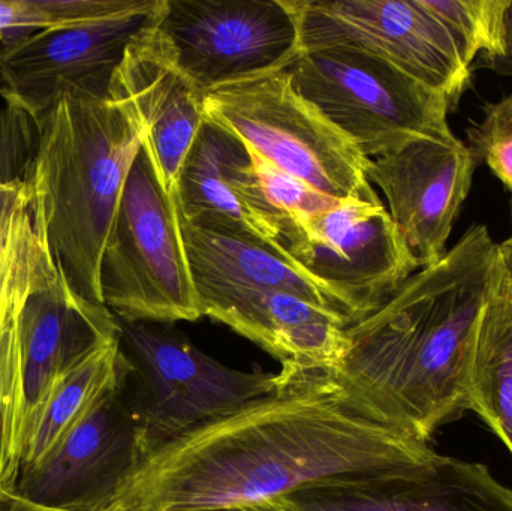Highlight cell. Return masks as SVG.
Here are the masks:
<instances>
[{
  "instance_id": "obj_1",
  "label": "cell",
  "mask_w": 512,
  "mask_h": 511,
  "mask_svg": "<svg viewBox=\"0 0 512 511\" xmlns=\"http://www.w3.org/2000/svg\"><path fill=\"white\" fill-rule=\"evenodd\" d=\"M439 456L376 419L331 369L282 366L276 392L144 459L111 506H243L328 483L415 473Z\"/></svg>"
},
{
  "instance_id": "obj_2",
  "label": "cell",
  "mask_w": 512,
  "mask_h": 511,
  "mask_svg": "<svg viewBox=\"0 0 512 511\" xmlns=\"http://www.w3.org/2000/svg\"><path fill=\"white\" fill-rule=\"evenodd\" d=\"M499 272V243L472 225L433 266L345 329L337 380L376 419L429 443L469 411V366Z\"/></svg>"
},
{
  "instance_id": "obj_3",
  "label": "cell",
  "mask_w": 512,
  "mask_h": 511,
  "mask_svg": "<svg viewBox=\"0 0 512 511\" xmlns=\"http://www.w3.org/2000/svg\"><path fill=\"white\" fill-rule=\"evenodd\" d=\"M35 126L23 182L36 233L66 284L104 305L102 255L143 128L128 108L83 96L60 99Z\"/></svg>"
},
{
  "instance_id": "obj_4",
  "label": "cell",
  "mask_w": 512,
  "mask_h": 511,
  "mask_svg": "<svg viewBox=\"0 0 512 511\" xmlns=\"http://www.w3.org/2000/svg\"><path fill=\"white\" fill-rule=\"evenodd\" d=\"M116 320L123 387L140 431L143 461L279 387V374L222 365L173 324Z\"/></svg>"
},
{
  "instance_id": "obj_5",
  "label": "cell",
  "mask_w": 512,
  "mask_h": 511,
  "mask_svg": "<svg viewBox=\"0 0 512 511\" xmlns=\"http://www.w3.org/2000/svg\"><path fill=\"white\" fill-rule=\"evenodd\" d=\"M101 290L119 320L174 324L203 317L176 191L165 186L144 138L102 255Z\"/></svg>"
},
{
  "instance_id": "obj_6",
  "label": "cell",
  "mask_w": 512,
  "mask_h": 511,
  "mask_svg": "<svg viewBox=\"0 0 512 511\" xmlns=\"http://www.w3.org/2000/svg\"><path fill=\"white\" fill-rule=\"evenodd\" d=\"M294 89L367 159L420 138L457 140L445 96L379 57L324 48L303 51L285 69Z\"/></svg>"
},
{
  "instance_id": "obj_7",
  "label": "cell",
  "mask_w": 512,
  "mask_h": 511,
  "mask_svg": "<svg viewBox=\"0 0 512 511\" xmlns=\"http://www.w3.org/2000/svg\"><path fill=\"white\" fill-rule=\"evenodd\" d=\"M204 116L328 197L381 201L367 179L370 159L294 89L286 71L207 93Z\"/></svg>"
},
{
  "instance_id": "obj_8",
  "label": "cell",
  "mask_w": 512,
  "mask_h": 511,
  "mask_svg": "<svg viewBox=\"0 0 512 511\" xmlns=\"http://www.w3.org/2000/svg\"><path fill=\"white\" fill-rule=\"evenodd\" d=\"M153 29L203 96L285 71L303 53L294 0H159Z\"/></svg>"
},
{
  "instance_id": "obj_9",
  "label": "cell",
  "mask_w": 512,
  "mask_h": 511,
  "mask_svg": "<svg viewBox=\"0 0 512 511\" xmlns=\"http://www.w3.org/2000/svg\"><path fill=\"white\" fill-rule=\"evenodd\" d=\"M274 248L336 294L354 321L421 269L382 201L351 198L309 218L279 219Z\"/></svg>"
},
{
  "instance_id": "obj_10",
  "label": "cell",
  "mask_w": 512,
  "mask_h": 511,
  "mask_svg": "<svg viewBox=\"0 0 512 511\" xmlns=\"http://www.w3.org/2000/svg\"><path fill=\"white\" fill-rule=\"evenodd\" d=\"M301 50L360 51L399 68L445 96L453 108L472 69L421 0H294Z\"/></svg>"
},
{
  "instance_id": "obj_11",
  "label": "cell",
  "mask_w": 512,
  "mask_h": 511,
  "mask_svg": "<svg viewBox=\"0 0 512 511\" xmlns=\"http://www.w3.org/2000/svg\"><path fill=\"white\" fill-rule=\"evenodd\" d=\"M156 6L99 23L41 30L0 45V95L6 105L36 123L65 96L108 99L126 47Z\"/></svg>"
},
{
  "instance_id": "obj_12",
  "label": "cell",
  "mask_w": 512,
  "mask_h": 511,
  "mask_svg": "<svg viewBox=\"0 0 512 511\" xmlns=\"http://www.w3.org/2000/svg\"><path fill=\"white\" fill-rule=\"evenodd\" d=\"M123 359V357H122ZM143 462L140 431L119 381L35 468L17 492L41 506L104 511Z\"/></svg>"
},
{
  "instance_id": "obj_13",
  "label": "cell",
  "mask_w": 512,
  "mask_h": 511,
  "mask_svg": "<svg viewBox=\"0 0 512 511\" xmlns=\"http://www.w3.org/2000/svg\"><path fill=\"white\" fill-rule=\"evenodd\" d=\"M477 164L459 138H420L370 159L367 179L387 198L388 213L421 269L447 254L448 239L471 191Z\"/></svg>"
},
{
  "instance_id": "obj_14",
  "label": "cell",
  "mask_w": 512,
  "mask_h": 511,
  "mask_svg": "<svg viewBox=\"0 0 512 511\" xmlns=\"http://www.w3.org/2000/svg\"><path fill=\"white\" fill-rule=\"evenodd\" d=\"M174 191L183 221L274 246L277 218L262 198L248 146L207 117L180 165Z\"/></svg>"
},
{
  "instance_id": "obj_15",
  "label": "cell",
  "mask_w": 512,
  "mask_h": 511,
  "mask_svg": "<svg viewBox=\"0 0 512 511\" xmlns=\"http://www.w3.org/2000/svg\"><path fill=\"white\" fill-rule=\"evenodd\" d=\"M153 15L126 47L108 99L134 114L165 186L174 191L180 165L206 119L204 96L165 53Z\"/></svg>"
},
{
  "instance_id": "obj_16",
  "label": "cell",
  "mask_w": 512,
  "mask_h": 511,
  "mask_svg": "<svg viewBox=\"0 0 512 511\" xmlns=\"http://www.w3.org/2000/svg\"><path fill=\"white\" fill-rule=\"evenodd\" d=\"M280 501L289 511H512V489L486 465L441 455L415 473L328 483Z\"/></svg>"
},
{
  "instance_id": "obj_17",
  "label": "cell",
  "mask_w": 512,
  "mask_h": 511,
  "mask_svg": "<svg viewBox=\"0 0 512 511\" xmlns=\"http://www.w3.org/2000/svg\"><path fill=\"white\" fill-rule=\"evenodd\" d=\"M203 317L264 348L282 366L334 369L346 348L342 315L285 291L195 285Z\"/></svg>"
},
{
  "instance_id": "obj_18",
  "label": "cell",
  "mask_w": 512,
  "mask_h": 511,
  "mask_svg": "<svg viewBox=\"0 0 512 511\" xmlns=\"http://www.w3.org/2000/svg\"><path fill=\"white\" fill-rule=\"evenodd\" d=\"M117 339L113 312L75 293L63 278L26 300L21 314L26 431L56 381Z\"/></svg>"
},
{
  "instance_id": "obj_19",
  "label": "cell",
  "mask_w": 512,
  "mask_h": 511,
  "mask_svg": "<svg viewBox=\"0 0 512 511\" xmlns=\"http://www.w3.org/2000/svg\"><path fill=\"white\" fill-rule=\"evenodd\" d=\"M182 222V236L195 285H230L285 291L324 306L354 323L351 309L313 281L279 249L259 240L203 230Z\"/></svg>"
},
{
  "instance_id": "obj_20",
  "label": "cell",
  "mask_w": 512,
  "mask_h": 511,
  "mask_svg": "<svg viewBox=\"0 0 512 511\" xmlns=\"http://www.w3.org/2000/svg\"><path fill=\"white\" fill-rule=\"evenodd\" d=\"M469 411L484 420L512 455V269L501 254L498 278L475 335Z\"/></svg>"
},
{
  "instance_id": "obj_21",
  "label": "cell",
  "mask_w": 512,
  "mask_h": 511,
  "mask_svg": "<svg viewBox=\"0 0 512 511\" xmlns=\"http://www.w3.org/2000/svg\"><path fill=\"white\" fill-rule=\"evenodd\" d=\"M119 339L90 354L59 378L24 438L20 474L35 470L90 413L122 374Z\"/></svg>"
},
{
  "instance_id": "obj_22",
  "label": "cell",
  "mask_w": 512,
  "mask_h": 511,
  "mask_svg": "<svg viewBox=\"0 0 512 511\" xmlns=\"http://www.w3.org/2000/svg\"><path fill=\"white\" fill-rule=\"evenodd\" d=\"M45 288L27 285L0 300V495L17 491L26 437L21 314L26 300Z\"/></svg>"
},
{
  "instance_id": "obj_23",
  "label": "cell",
  "mask_w": 512,
  "mask_h": 511,
  "mask_svg": "<svg viewBox=\"0 0 512 511\" xmlns=\"http://www.w3.org/2000/svg\"><path fill=\"white\" fill-rule=\"evenodd\" d=\"M60 278L36 233L26 183L0 180V300L17 288L51 287Z\"/></svg>"
},
{
  "instance_id": "obj_24",
  "label": "cell",
  "mask_w": 512,
  "mask_h": 511,
  "mask_svg": "<svg viewBox=\"0 0 512 511\" xmlns=\"http://www.w3.org/2000/svg\"><path fill=\"white\" fill-rule=\"evenodd\" d=\"M159 0H0V41L149 11Z\"/></svg>"
},
{
  "instance_id": "obj_25",
  "label": "cell",
  "mask_w": 512,
  "mask_h": 511,
  "mask_svg": "<svg viewBox=\"0 0 512 511\" xmlns=\"http://www.w3.org/2000/svg\"><path fill=\"white\" fill-rule=\"evenodd\" d=\"M510 0H421L435 15L474 71L501 54Z\"/></svg>"
},
{
  "instance_id": "obj_26",
  "label": "cell",
  "mask_w": 512,
  "mask_h": 511,
  "mask_svg": "<svg viewBox=\"0 0 512 511\" xmlns=\"http://www.w3.org/2000/svg\"><path fill=\"white\" fill-rule=\"evenodd\" d=\"M248 146V144H246ZM262 198L279 219H303L319 215L340 200L316 191L297 177L279 170L248 146Z\"/></svg>"
},
{
  "instance_id": "obj_27",
  "label": "cell",
  "mask_w": 512,
  "mask_h": 511,
  "mask_svg": "<svg viewBox=\"0 0 512 511\" xmlns=\"http://www.w3.org/2000/svg\"><path fill=\"white\" fill-rule=\"evenodd\" d=\"M483 113V120L466 131V146L512 194V95L484 105Z\"/></svg>"
},
{
  "instance_id": "obj_28",
  "label": "cell",
  "mask_w": 512,
  "mask_h": 511,
  "mask_svg": "<svg viewBox=\"0 0 512 511\" xmlns=\"http://www.w3.org/2000/svg\"><path fill=\"white\" fill-rule=\"evenodd\" d=\"M483 68L492 69L496 74L512 78V0L508 3L507 12H505L504 42H502L501 54L496 59L487 62Z\"/></svg>"
},
{
  "instance_id": "obj_29",
  "label": "cell",
  "mask_w": 512,
  "mask_h": 511,
  "mask_svg": "<svg viewBox=\"0 0 512 511\" xmlns=\"http://www.w3.org/2000/svg\"><path fill=\"white\" fill-rule=\"evenodd\" d=\"M0 511H65L51 509V507L41 506L29 498L23 497L17 491L9 494L0 495Z\"/></svg>"
},
{
  "instance_id": "obj_30",
  "label": "cell",
  "mask_w": 512,
  "mask_h": 511,
  "mask_svg": "<svg viewBox=\"0 0 512 511\" xmlns=\"http://www.w3.org/2000/svg\"><path fill=\"white\" fill-rule=\"evenodd\" d=\"M180 511H289L280 500L261 501V503L243 504V506L216 507V509L180 510Z\"/></svg>"
},
{
  "instance_id": "obj_31",
  "label": "cell",
  "mask_w": 512,
  "mask_h": 511,
  "mask_svg": "<svg viewBox=\"0 0 512 511\" xmlns=\"http://www.w3.org/2000/svg\"><path fill=\"white\" fill-rule=\"evenodd\" d=\"M499 254L505 264L512 269V234L505 242L499 243Z\"/></svg>"
},
{
  "instance_id": "obj_32",
  "label": "cell",
  "mask_w": 512,
  "mask_h": 511,
  "mask_svg": "<svg viewBox=\"0 0 512 511\" xmlns=\"http://www.w3.org/2000/svg\"><path fill=\"white\" fill-rule=\"evenodd\" d=\"M104 511H126V510L120 509L119 506H110V507H108L107 510H104Z\"/></svg>"
}]
</instances>
